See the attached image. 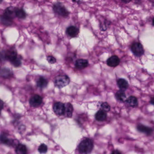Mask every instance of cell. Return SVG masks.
Returning <instances> with one entry per match:
<instances>
[{
	"label": "cell",
	"mask_w": 154,
	"mask_h": 154,
	"mask_svg": "<svg viewBox=\"0 0 154 154\" xmlns=\"http://www.w3.org/2000/svg\"><path fill=\"white\" fill-rule=\"evenodd\" d=\"M47 80L42 77H40L36 82L37 86L39 89H44L48 85Z\"/></svg>",
	"instance_id": "cell-18"
},
{
	"label": "cell",
	"mask_w": 154,
	"mask_h": 154,
	"mask_svg": "<svg viewBox=\"0 0 154 154\" xmlns=\"http://www.w3.org/2000/svg\"><path fill=\"white\" fill-rule=\"evenodd\" d=\"M111 154H122V153L118 150H114Z\"/></svg>",
	"instance_id": "cell-26"
},
{
	"label": "cell",
	"mask_w": 154,
	"mask_h": 154,
	"mask_svg": "<svg viewBox=\"0 0 154 154\" xmlns=\"http://www.w3.org/2000/svg\"><path fill=\"white\" fill-rule=\"evenodd\" d=\"M65 115L66 117L71 118L73 116V106L70 103H66L65 104Z\"/></svg>",
	"instance_id": "cell-16"
},
{
	"label": "cell",
	"mask_w": 154,
	"mask_h": 154,
	"mask_svg": "<svg viewBox=\"0 0 154 154\" xmlns=\"http://www.w3.org/2000/svg\"><path fill=\"white\" fill-rule=\"evenodd\" d=\"M150 103L152 105H154V97L151 98V100L150 101Z\"/></svg>",
	"instance_id": "cell-30"
},
{
	"label": "cell",
	"mask_w": 154,
	"mask_h": 154,
	"mask_svg": "<svg viewBox=\"0 0 154 154\" xmlns=\"http://www.w3.org/2000/svg\"><path fill=\"white\" fill-rule=\"evenodd\" d=\"M70 82V79L67 75H59L57 76L54 80L55 87L61 89L68 85Z\"/></svg>",
	"instance_id": "cell-3"
},
{
	"label": "cell",
	"mask_w": 154,
	"mask_h": 154,
	"mask_svg": "<svg viewBox=\"0 0 154 154\" xmlns=\"http://www.w3.org/2000/svg\"><path fill=\"white\" fill-rule=\"evenodd\" d=\"M1 24H3L4 25L9 26L12 25L13 20H11L2 14L1 16Z\"/></svg>",
	"instance_id": "cell-21"
},
{
	"label": "cell",
	"mask_w": 154,
	"mask_h": 154,
	"mask_svg": "<svg viewBox=\"0 0 154 154\" xmlns=\"http://www.w3.org/2000/svg\"><path fill=\"white\" fill-rule=\"evenodd\" d=\"M121 1L125 3H128L131 1V0H121Z\"/></svg>",
	"instance_id": "cell-28"
},
{
	"label": "cell",
	"mask_w": 154,
	"mask_h": 154,
	"mask_svg": "<svg viewBox=\"0 0 154 154\" xmlns=\"http://www.w3.org/2000/svg\"><path fill=\"white\" fill-rule=\"evenodd\" d=\"M152 25H153L154 26V18L153 19V20H152Z\"/></svg>",
	"instance_id": "cell-31"
},
{
	"label": "cell",
	"mask_w": 154,
	"mask_h": 154,
	"mask_svg": "<svg viewBox=\"0 0 154 154\" xmlns=\"http://www.w3.org/2000/svg\"><path fill=\"white\" fill-rule=\"evenodd\" d=\"M15 12L16 16L18 18L20 19H25L26 18L27 14L23 8H15Z\"/></svg>",
	"instance_id": "cell-15"
},
{
	"label": "cell",
	"mask_w": 154,
	"mask_h": 154,
	"mask_svg": "<svg viewBox=\"0 0 154 154\" xmlns=\"http://www.w3.org/2000/svg\"><path fill=\"white\" fill-rule=\"evenodd\" d=\"M29 104L32 107H38L41 105L42 102V99L38 95H35L31 97L29 101Z\"/></svg>",
	"instance_id": "cell-6"
},
{
	"label": "cell",
	"mask_w": 154,
	"mask_h": 154,
	"mask_svg": "<svg viewBox=\"0 0 154 154\" xmlns=\"http://www.w3.org/2000/svg\"><path fill=\"white\" fill-rule=\"evenodd\" d=\"M15 8L12 6L8 7L5 10L3 14V15L11 20H13V19L16 17V14H15Z\"/></svg>",
	"instance_id": "cell-11"
},
{
	"label": "cell",
	"mask_w": 154,
	"mask_h": 154,
	"mask_svg": "<svg viewBox=\"0 0 154 154\" xmlns=\"http://www.w3.org/2000/svg\"><path fill=\"white\" fill-rule=\"evenodd\" d=\"M38 151L41 154H45L48 151V147L44 143H42L39 146Z\"/></svg>",
	"instance_id": "cell-23"
},
{
	"label": "cell",
	"mask_w": 154,
	"mask_h": 154,
	"mask_svg": "<svg viewBox=\"0 0 154 154\" xmlns=\"http://www.w3.org/2000/svg\"><path fill=\"white\" fill-rule=\"evenodd\" d=\"M66 33L70 37H76L79 33V29L75 26H70L66 29Z\"/></svg>",
	"instance_id": "cell-9"
},
{
	"label": "cell",
	"mask_w": 154,
	"mask_h": 154,
	"mask_svg": "<svg viewBox=\"0 0 154 154\" xmlns=\"http://www.w3.org/2000/svg\"><path fill=\"white\" fill-rule=\"evenodd\" d=\"M0 105H1V110L3 109V106H4V103L2 102V100L1 101V103H0Z\"/></svg>",
	"instance_id": "cell-29"
},
{
	"label": "cell",
	"mask_w": 154,
	"mask_h": 154,
	"mask_svg": "<svg viewBox=\"0 0 154 154\" xmlns=\"http://www.w3.org/2000/svg\"><path fill=\"white\" fill-rule=\"evenodd\" d=\"M88 65V61L87 60L81 59L77 60L75 63V66L79 70H82L87 67Z\"/></svg>",
	"instance_id": "cell-12"
},
{
	"label": "cell",
	"mask_w": 154,
	"mask_h": 154,
	"mask_svg": "<svg viewBox=\"0 0 154 154\" xmlns=\"http://www.w3.org/2000/svg\"><path fill=\"white\" fill-rule=\"evenodd\" d=\"M107 114L103 110H99L96 113L95 115V119L99 122L104 121L107 118Z\"/></svg>",
	"instance_id": "cell-13"
},
{
	"label": "cell",
	"mask_w": 154,
	"mask_h": 154,
	"mask_svg": "<svg viewBox=\"0 0 154 154\" xmlns=\"http://www.w3.org/2000/svg\"><path fill=\"white\" fill-rule=\"evenodd\" d=\"M2 0H1V2H2Z\"/></svg>",
	"instance_id": "cell-32"
},
{
	"label": "cell",
	"mask_w": 154,
	"mask_h": 154,
	"mask_svg": "<svg viewBox=\"0 0 154 154\" xmlns=\"http://www.w3.org/2000/svg\"><path fill=\"white\" fill-rule=\"evenodd\" d=\"M65 104H63L61 102L55 103L53 106V111L57 115L59 116L65 115Z\"/></svg>",
	"instance_id": "cell-5"
},
{
	"label": "cell",
	"mask_w": 154,
	"mask_h": 154,
	"mask_svg": "<svg viewBox=\"0 0 154 154\" xmlns=\"http://www.w3.org/2000/svg\"><path fill=\"white\" fill-rule=\"evenodd\" d=\"M137 128L139 132L146 134L147 135H150L153 132V129L152 128L146 126L143 124H139L137 126Z\"/></svg>",
	"instance_id": "cell-10"
},
{
	"label": "cell",
	"mask_w": 154,
	"mask_h": 154,
	"mask_svg": "<svg viewBox=\"0 0 154 154\" xmlns=\"http://www.w3.org/2000/svg\"><path fill=\"white\" fill-rule=\"evenodd\" d=\"M12 73L10 69L3 68L1 70V75L4 78H8L12 76Z\"/></svg>",
	"instance_id": "cell-22"
},
{
	"label": "cell",
	"mask_w": 154,
	"mask_h": 154,
	"mask_svg": "<svg viewBox=\"0 0 154 154\" xmlns=\"http://www.w3.org/2000/svg\"><path fill=\"white\" fill-rule=\"evenodd\" d=\"M120 59L117 56H113L108 59L107 64L110 67H115L120 64Z\"/></svg>",
	"instance_id": "cell-7"
},
{
	"label": "cell",
	"mask_w": 154,
	"mask_h": 154,
	"mask_svg": "<svg viewBox=\"0 0 154 154\" xmlns=\"http://www.w3.org/2000/svg\"><path fill=\"white\" fill-rule=\"evenodd\" d=\"M82 0H73V1L74 2H75V3H77V4H80L81 3V1Z\"/></svg>",
	"instance_id": "cell-27"
},
{
	"label": "cell",
	"mask_w": 154,
	"mask_h": 154,
	"mask_svg": "<svg viewBox=\"0 0 154 154\" xmlns=\"http://www.w3.org/2000/svg\"><path fill=\"white\" fill-rule=\"evenodd\" d=\"M115 97L118 100L121 102H124L127 100L126 96L125 94V92L124 91L122 90L117 91L115 94Z\"/></svg>",
	"instance_id": "cell-20"
},
{
	"label": "cell",
	"mask_w": 154,
	"mask_h": 154,
	"mask_svg": "<svg viewBox=\"0 0 154 154\" xmlns=\"http://www.w3.org/2000/svg\"><path fill=\"white\" fill-rule=\"evenodd\" d=\"M16 154H27L28 150L26 146L24 144H18L15 149Z\"/></svg>",
	"instance_id": "cell-14"
},
{
	"label": "cell",
	"mask_w": 154,
	"mask_h": 154,
	"mask_svg": "<svg viewBox=\"0 0 154 154\" xmlns=\"http://www.w3.org/2000/svg\"><path fill=\"white\" fill-rule=\"evenodd\" d=\"M94 148V143L92 140L89 138H86L81 141L79 145V151L83 154H89L91 153Z\"/></svg>",
	"instance_id": "cell-1"
},
{
	"label": "cell",
	"mask_w": 154,
	"mask_h": 154,
	"mask_svg": "<svg viewBox=\"0 0 154 154\" xmlns=\"http://www.w3.org/2000/svg\"><path fill=\"white\" fill-rule=\"evenodd\" d=\"M47 60L49 62V63L50 64H54L56 62V59L53 56H49L47 57Z\"/></svg>",
	"instance_id": "cell-25"
},
{
	"label": "cell",
	"mask_w": 154,
	"mask_h": 154,
	"mask_svg": "<svg viewBox=\"0 0 154 154\" xmlns=\"http://www.w3.org/2000/svg\"><path fill=\"white\" fill-rule=\"evenodd\" d=\"M126 102L127 103V104L131 107H136L138 105V99L134 96L129 97L127 99Z\"/></svg>",
	"instance_id": "cell-19"
},
{
	"label": "cell",
	"mask_w": 154,
	"mask_h": 154,
	"mask_svg": "<svg viewBox=\"0 0 154 154\" xmlns=\"http://www.w3.org/2000/svg\"><path fill=\"white\" fill-rule=\"evenodd\" d=\"M131 50L136 57H140L144 54V48L142 44L140 42H134L131 45Z\"/></svg>",
	"instance_id": "cell-4"
},
{
	"label": "cell",
	"mask_w": 154,
	"mask_h": 154,
	"mask_svg": "<svg viewBox=\"0 0 154 154\" xmlns=\"http://www.w3.org/2000/svg\"><path fill=\"white\" fill-rule=\"evenodd\" d=\"M100 107H101L102 110L105 111V112H108L110 110V106L108 103L106 102L102 103L101 104Z\"/></svg>",
	"instance_id": "cell-24"
},
{
	"label": "cell",
	"mask_w": 154,
	"mask_h": 154,
	"mask_svg": "<svg viewBox=\"0 0 154 154\" xmlns=\"http://www.w3.org/2000/svg\"><path fill=\"white\" fill-rule=\"evenodd\" d=\"M53 10L56 14L63 18H66L69 15V12L61 2L54 3L53 6Z\"/></svg>",
	"instance_id": "cell-2"
},
{
	"label": "cell",
	"mask_w": 154,
	"mask_h": 154,
	"mask_svg": "<svg viewBox=\"0 0 154 154\" xmlns=\"http://www.w3.org/2000/svg\"><path fill=\"white\" fill-rule=\"evenodd\" d=\"M1 143L9 146H13L16 144L15 141L8 138V134L5 133H2L1 136Z\"/></svg>",
	"instance_id": "cell-8"
},
{
	"label": "cell",
	"mask_w": 154,
	"mask_h": 154,
	"mask_svg": "<svg viewBox=\"0 0 154 154\" xmlns=\"http://www.w3.org/2000/svg\"><path fill=\"white\" fill-rule=\"evenodd\" d=\"M117 84L120 90L123 91L127 89L129 86L128 82L126 80L123 78H120L118 79L117 81Z\"/></svg>",
	"instance_id": "cell-17"
}]
</instances>
